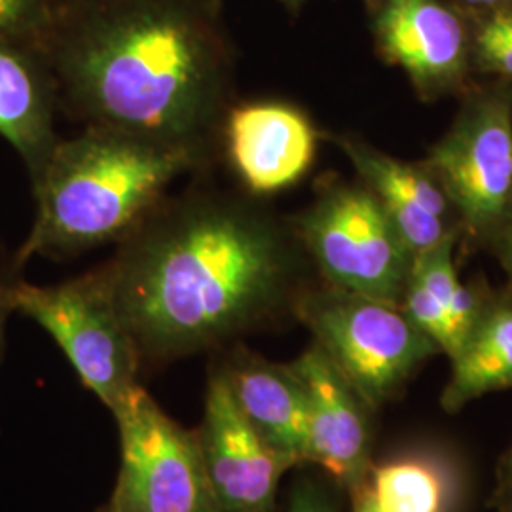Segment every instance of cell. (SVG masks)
<instances>
[{"label":"cell","mask_w":512,"mask_h":512,"mask_svg":"<svg viewBox=\"0 0 512 512\" xmlns=\"http://www.w3.org/2000/svg\"><path fill=\"white\" fill-rule=\"evenodd\" d=\"M304 251L249 192L192 188L164 198L95 272L141 361L220 346L291 293Z\"/></svg>","instance_id":"1"},{"label":"cell","mask_w":512,"mask_h":512,"mask_svg":"<svg viewBox=\"0 0 512 512\" xmlns=\"http://www.w3.org/2000/svg\"><path fill=\"white\" fill-rule=\"evenodd\" d=\"M222 0H84L57 6L38 44L55 97L86 128L215 154L234 105Z\"/></svg>","instance_id":"2"},{"label":"cell","mask_w":512,"mask_h":512,"mask_svg":"<svg viewBox=\"0 0 512 512\" xmlns=\"http://www.w3.org/2000/svg\"><path fill=\"white\" fill-rule=\"evenodd\" d=\"M209 160L196 148L93 126L57 141L33 179L37 217L18 264L31 256L76 255L120 243L164 200L169 184Z\"/></svg>","instance_id":"3"},{"label":"cell","mask_w":512,"mask_h":512,"mask_svg":"<svg viewBox=\"0 0 512 512\" xmlns=\"http://www.w3.org/2000/svg\"><path fill=\"white\" fill-rule=\"evenodd\" d=\"M293 224L330 287L403 306L416 255L365 184H327Z\"/></svg>","instance_id":"4"},{"label":"cell","mask_w":512,"mask_h":512,"mask_svg":"<svg viewBox=\"0 0 512 512\" xmlns=\"http://www.w3.org/2000/svg\"><path fill=\"white\" fill-rule=\"evenodd\" d=\"M315 344L368 404L389 399L440 349L403 306L329 287L298 302Z\"/></svg>","instance_id":"5"},{"label":"cell","mask_w":512,"mask_h":512,"mask_svg":"<svg viewBox=\"0 0 512 512\" xmlns=\"http://www.w3.org/2000/svg\"><path fill=\"white\" fill-rule=\"evenodd\" d=\"M10 294L14 311L54 338L82 384L110 412L139 385L141 355L95 270L48 287L10 283Z\"/></svg>","instance_id":"6"},{"label":"cell","mask_w":512,"mask_h":512,"mask_svg":"<svg viewBox=\"0 0 512 512\" xmlns=\"http://www.w3.org/2000/svg\"><path fill=\"white\" fill-rule=\"evenodd\" d=\"M112 414L122 469L109 512H219L198 435L171 420L141 384Z\"/></svg>","instance_id":"7"},{"label":"cell","mask_w":512,"mask_h":512,"mask_svg":"<svg viewBox=\"0 0 512 512\" xmlns=\"http://www.w3.org/2000/svg\"><path fill=\"white\" fill-rule=\"evenodd\" d=\"M423 165L469 230L495 238L511 224V101L503 93L469 101Z\"/></svg>","instance_id":"8"},{"label":"cell","mask_w":512,"mask_h":512,"mask_svg":"<svg viewBox=\"0 0 512 512\" xmlns=\"http://www.w3.org/2000/svg\"><path fill=\"white\" fill-rule=\"evenodd\" d=\"M378 54L401 67L423 99L454 92L471 65V27L452 0H368Z\"/></svg>","instance_id":"9"},{"label":"cell","mask_w":512,"mask_h":512,"mask_svg":"<svg viewBox=\"0 0 512 512\" xmlns=\"http://www.w3.org/2000/svg\"><path fill=\"white\" fill-rule=\"evenodd\" d=\"M198 440L219 512L272 509L277 482L291 463L241 414L220 368L209 378Z\"/></svg>","instance_id":"10"},{"label":"cell","mask_w":512,"mask_h":512,"mask_svg":"<svg viewBox=\"0 0 512 512\" xmlns=\"http://www.w3.org/2000/svg\"><path fill=\"white\" fill-rule=\"evenodd\" d=\"M219 145L251 196H270L298 183L315 162L317 129L283 101L234 103L222 122Z\"/></svg>","instance_id":"11"},{"label":"cell","mask_w":512,"mask_h":512,"mask_svg":"<svg viewBox=\"0 0 512 512\" xmlns=\"http://www.w3.org/2000/svg\"><path fill=\"white\" fill-rule=\"evenodd\" d=\"M308 406V461L338 482L357 484L366 459V423L359 397L317 344L294 363Z\"/></svg>","instance_id":"12"},{"label":"cell","mask_w":512,"mask_h":512,"mask_svg":"<svg viewBox=\"0 0 512 512\" xmlns=\"http://www.w3.org/2000/svg\"><path fill=\"white\" fill-rule=\"evenodd\" d=\"M219 368L241 414L260 437L291 467L308 461V406L291 365H274L238 349Z\"/></svg>","instance_id":"13"},{"label":"cell","mask_w":512,"mask_h":512,"mask_svg":"<svg viewBox=\"0 0 512 512\" xmlns=\"http://www.w3.org/2000/svg\"><path fill=\"white\" fill-rule=\"evenodd\" d=\"M54 80L42 55L0 42V135L25 160L33 179L57 145Z\"/></svg>","instance_id":"14"},{"label":"cell","mask_w":512,"mask_h":512,"mask_svg":"<svg viewBox=\"0 0 512 512\" xmlns=\"http://www.w3.org/2000/svg\"><path fill=\"white\" fill-rule=\"evenodd\" d=\"M512 389V306L482 311L471 334L452 357L444 406L456 410L482 395Z\"/></svg>","instance_id":"15"},{"label":"cell","mask_w":512,"mask_h":512,"mask_svg":"<svg viewBox=\"0 0 512 512\" xmlns=\"http://www.w3.org/2000/svg\"><path fill=\"white\" fill-rule=\"evenodd\" d=\"M338 145L359 173L361 183L374 194L416 203L440 219L448 220L452 205L425 165L403 164L366 145L365 141L351 137H340Z\"/></svg>","instance_id":"16"},{"label":"cell","mask_w":512,"mask_h":512,"mask_svg":"<svg viewBox=\"0 0 512 512\" xmlns=\"http://www.w3.org/2000/svg\"><path fill=\"white\" fill-rule=\"evenodd\" d=\"M382 512H446L450 482L439 463L404 458L378 467L368 484Z\"/></svg>","instance_id":"17"},{"label":"cell","mask_w":512,"mask_h":512,"mask_svg":"<svg viewBox=\"0 0 512 512\" xmlns=\"http://www.w3.org/2000/svg\"><path fill=\"white\" fill-rule=\"evenodd\" d=\"M454 236L416 256L412 274L420 279L427 291L435 296L440 308L446 313L454 336L458 340V351L471 334L480 317V308L473 293L461 283L454 264ZM456 357V355H454Z\"/></svg>","instance_id":"18"},{"label":"cell","mask_w":512,"mask_h":512,"mask_svg":"<svg viewBox=\"0 0 512 512\" xmlns=\"http://www.w3.org/2000/svg\"><path fill=\"white\" fill-rule=\"evenodd\" d=\"M471 65L512 80V8L471 14Z\"/></svg>","instance_id":"19"},{"label":"cell","mask_w":512,"mask_h":512,"mask_svg":"<svg viewBox=\"0 0 512 512\" xmlns=\"http://www.w3.org/2000/svg\"><path fill=\"white\" fill-rule=\"evenodd\" d=\"M55 12V0H0V42L38 50Z\"/></svg>","instance_id":"20"},{"label":"cell","mask_w":512,"mask_h":512,"mask_svg":"<svg viewBox=\"0 0 512 512\" xmlns=\"http://www.w3.org/2000/svg\"><path fill=\"white\" fill-rule=\"evenodd\" d=\"M403 310L412 319V323L425 336H429L450 359L458 353V340L446 313L440 308L435 296L427 291V287L414 274L404 293Z\"/></svg>","instance_id":"21"},{"label":"cell","mask_w":512,"mask_h":512,"mask_svg":"<svg viewBox=\"0 0 512 512\" xmlns=\"http://www.w3.org/2000/svg\"><path fill=\"white\" fill-rule=\"evenodd\" d=\"M291 512H332V509L323 495L308 486L294 492Z\"/></svg>","instance_id":"22"},{"label":"cell","mask_w":512,"mask_h":512,"mask_svg":"<svg viewBox=\"0 0 512 512\" xmlns=\"http://www.w3.org/2000/svg\"><path fill=\"white\" fill-rule=\"evenodd\" d=\"M494 239L497 256L512 281V224L505 226Z\"/></svg>","instance_id":"23"},{"label":"cell","mask_w":512,"mask_h":512,"mask_svg":"<svg viewBox=\"0 0 512 512\" xmlns=\"http://www.w3.org/2000/svg\"><path fill=\"white\" fill-rule=\"evenodd\" d=\"M458 8H467L471 14L512 8V0H452Z\"/></svg>","instance_id":"24"},{"label":"cell","mask_w":512,"mask_h":512,"mask_svg":"<svg viewBox=\"0 0 512 512\" xmlns=\"http://www.w3.org/2000/svg\"><path fill=\"white\" fill-rule=\"evenodd\" d=\"M12 313H14V304H12V294H10V283H0V351L4 346L6 323Z\"/></svg>","instance_id":"25"},{"label":"cell","mask_w":512,"mask_h":512,"mask_svg":"<svg viewBox=\"0 0 512 512\" xmlns=\"http://www.w3.org/2000/svg\"><path fill=\"white\" fill-rule=\"evenodd\" d=\"M353 512H382L370 494L368 484L357 486L355 497H353Z\"/></svg>","instance_id":"26"},{"label":"cell","mask_w":512,"mask_h":512,"mask_svg":"<svg viewBox=\"0 0 512 512\" xmlns=\"http://www.w3.org/2000/svg\"><path fill=\"white\" fill-rule=\"evenodd\" d=\"M289 8H293V10H296V8H300L302 6V2H306V0H283Z\"/></svg>","instance_id":"27"},{"label":"cell","mask_w":512,"mask_h":512,"mask_svg":"<svg viewBox=\"0 0 512 512\" xmlns=\"http://www.w3.org/2000/svg\"><path fill=\"white\" fill-rule=\"evenodd\" d=\"M57 6H65V4H76V2H84V0H55Z\"/></svg>","instance_id":"28"},{"label":"cell","mask_w":512,"mask_h":512,"mask_svg":"<svg viewBox=\"0 0 512 512\" xmlns=\"http://www.w3.org/2000/svg\"><path fill=\"white\" fill-rule=\"evenodd\" d=\"M507 471H509V480H511V484H512V452H511V458H509V465H507Z\"/></svg>","instance_id":"29"},{"label":"cell","mask_w":512,"mask_h":512,"mask_svg":"<svg viewBox=\"0 0 512 512\" xmlns=\"http://www.w3.org/2000/svg\"><path fill=\"white\" fill-rule=\"evenodd\" d=\"M107 512H109V511H107Z\"/></svg>","instance_id":"30"}]
</instances>
